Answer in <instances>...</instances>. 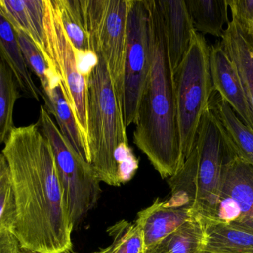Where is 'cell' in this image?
<instances>
[{
    "label": "cell",
    "instance_id": "2e32d148",
    "mask_svg": "<svg viewBox=\"0 0 253 253\" xmlns=\"http://www.w3.org/2000/svg\"><path fill=\"white\" fill-rule=\"evenodd\" d=\"M42 98L45 103L44 108L56 119L64 138L80 156L90 163L88 147L65 96L60 79L56 80L48 91L42 93Z\"/></svg>",
    "mask_w": 253,
    "mask_h": 253
},
{
    "label": "cell",
    "instance_id": "836d02e7",
    "mask_svg": "<svg viewBox=\"0 0 253 253\" xmlns=\"http://www.w3.org/2000/svg\"><path fill=\"white\" fill-rule=\"evenodd\" d=\"M253 34V32H252V34Z\"/></svg>",
    "mask_w": 253,
    "mask_h": 253
},
{
    "label": "cell",
    "instance_id": "7c38bea8",
    "mask_svg": "<svg viewBox=\"0 0 253 253\" xmlns=\"http://www.w3.org/2000/svg\"><path fill=\"white\" fill-rule=\"evenodd\" d=\"M166 33L169 61L173 73L191 44L196 32L184 0H157Z\"/></svg>",
    "mask_w": 253,
    "mask_h": 253
},
{
    "label": "cell",
    "instance_id": "ba28073f",
    "mask_svg": "<svg viewBox=\"0 0 253 253\" xmlns=\"http://www.w3.org/2000/svg\"><path fill=\"white\" fill-rule=\"evenodd\" d=\"M129 2L130 0H84L92 51L105 58L122 107Z\"/></svg>",
    "mask_w": 253,
    "mask_h": 253
},
{
    "label": "cell",
    "instance_id": "3957f363",
    "mask_svg": "<svg viewBox=\"0 0 253 253\" xmlns=\"http://www.w3.org/2000/svg\"><path fill=\"white\" fill-rule=\"evenodd\" d=\"M98 62L87 79V146L90 163L99 181L122 185L117 154L127 144L123 107L119 101L106 61L96 53Z\"/></svg>",
    "mask_w": 253,
    "mask_h": 253
},
{
    "label": "cell",
    "instance_id": "83f0119b",
    "mask_svg": "<svg viewBox=\"0 0 253 253\" xmlns=\"http://www.w3.org/2000/svg\"><path fill=\"white\" fill-rule=\"evenodd\" d=\"M232 19L245 31L252 34L253 30V0H227Z\"/></svg>",
    "mask_w": 253,
    "mask_h": 253
},
{
    "label": "cell",
    "instance_id": "52a82bcc",
    "mask_svg": "<svg viewBox=\"0 0 253 253\" xmlns=\"http://www.w3.org/2000/svg\"><path fill=\"white\" fill-rule=\"evenodd\" d=\"M151 25L147 0H130L126 25L123 110L126 128L135 124L151 64Z\"/></svg>",
    "mask_w": 253,
    "mask_h": 253
},
{
    "label": "cell",
    "instance_id": "5b68a950",
    "mask_svg": "<svg viewBox=\"0 0 253 253\" xmlns=\"http://www.w3.org/2000/svg\"><path fill=\"white\" fill-rule=\"evenodd\" d=\"M37 125L51 147L70 221L74 228L97 203L100 181L93 166L64 138L43 105Z\"/></svg>",
    "mask_w": 253,
    "mask_h": 253
},
{
    "label": "cell",
    "instance_id": "7402d4cb",
    "mask_svg": "<svg viewBox=\"0 0 253 253\" xmlns=\"http://www.w3.org/2000/svg\"><path fill=\"white\" fill-rule=\"evenodd\" d=\"M197 170L198 150L196 147L180 170L168 178L171 189L170 198L165 201L168 206L193 209L197 190Z\"/></svg>",
    "mask_w": 253,
    "mask_h": 253
},
{
    "label": "cell",
    "instance_id": "9a60e30c",
    "mask_svg": "<svg viewBox=\"0 0 253 253\" xmlns=\"http://www.w3.org/2000/svg\"><path fill=\"white\" fill-rule=\"evenodd\" d=\"M0 11L15 31L26 33L44 53L45 0H0Z\"/></svg>",
    "mask_w": 253,
    "mask_h": 253
},
{
    "label": "cell",
    "instance_id": "ac0fdd59",
    "mask_svg": "<svg viewBox=\"0 0 253 253\" xmlns=\"http://www.w3.org/2000/svg\"><path fill=\"white\" fill-rule=\"evenodd\" d=\"M199 218L204 229L201 249L215 253H253V232Z\"/></svg>",
    "mask_w": 253,
    "mask_h": 253
},
{
    "label": "cell",
    "instance_id": "7a4b0ae2",
    "mask_svg": "<svg viewBox=\"0 0 253 253\" xmlns=\"http://www.w3.org/2000/svg\"><path fill=\"white\" fill-rule=\"evenodd\" d=\"M151 25L152 58L138 106L133 143L162 178L180 170V147L174 74L166 33L157 0H147Z\"/></svg>",
    "mask_w": 253,
    "mask_h": 253
},
{
    "label": "cell",
    "instance_id": "6da1fadb",
    "mask_svg": "<svg viewBox=\"0 0 253 253\" xmlns=\"http://www.w3.org/2000/svg\"><path fill=\"white\" fill-rule=\"evenodd\" d=\"M1 154L16 205L13 234L21 247L47 253L72 250L73 227L48 141L38 125L15 127Z\"/></svg>",
    "mask_w": 253,
    "mask_h": 253
},
{
    "label": "cell",
    "instance_id": "4fadbf2b",
    "mask_svg": "<svg viewBox=\"0 0 253 253\" xmlns=\"http://www.w3.org/2000/svg\"><path fill=\"white\" fill-rule=\"evenodd\" d=\"M193 216L191 208L168 206L166 202L156 199L151 206L138 212L135 221L142 235L144 253Z\"/></svg>",
    "mask_w": 253,
    "mask_h": 253
},
{
    "label": "cell",
    "instance_id": "8992f818",
    "mask_svg": "<svg viewBox=\"0 0 253 253\" xmlns=\"http://www.w3.org/2000/svg\"><path fill=\"white\" fill-rule=\"evenodd\" d=\"M198 150L197 190L193 215L212 220L221 190L227 159L236 154L227 134L211 108L202 116L196 139Z\"/></svg>",
    "mask_w": 253,
    "mask_h": 253
},
{
    "label": "cell",
    "instance_id": "8fae6325",
    "mask_svg": "<svg viewBox=\"0 0 253 253\" xmlns=\"http://www.w3.org/2000/svg\"><path fill=\"white\" fill-rule=\"evenodd\" d=\"M209 60L214 92L253 130V116L239 73L221 42L210 47Z\"/></svg>",
    "mask_w": 253,
    "mask_h": 253
},
{
    "label": "cell",
    "instance_id": "cb8c5ba5",
    "mask_svg": "<svg viewBox=\"0 0 253 253\" xmlns=\"http://www.w3.org/2000/svg\"><path fill=\"white\" fill-rule=\"evenodd\" d=\"M19 89L11 71L0 59V144L5 143L15 128L13 109L19 97Z\"/></svg>",
    "mask_w": 253,
    "mask_h": 253
},
{
    "label": "cell",
    "instance_id": "d4e9b609",
    "mask_svg": "<svg viewBox=\"0 0 253 253\" xmlns=\"http://www.w3.org/2000/svg\"><path fill=\"white\" fill-rule=\"evenodd\" d=\"M18 42L30 71L37 75L42 87V93L47 92L58 80L57 74L50 70L47 60L38 46L24 31L16 30Z\"/></svg>",
    "mask_w": 253,
    "mask_h": 253
},
{
    "label": "cell",
    "instance_id": "30bf717a",
    "mask_svg": "<svg viewBox=\"0 0 253 253\" xmlns=\"http://www.w3.org/2000/svg\"><path fill=\"white\" fill-rule=\"evenodd\" d=\"M211 221L253 233V167L236 154L224 164L215 215Z\"/></svg>",
    "mask_w": 253,
    "mask_h": 253
},
{
    "label": "cell",
    "instance_id": "4316f807",
    "mask_svg": "<svg viewBox=\"0 0 253 253\" xmlns=\"http://www.w3.org/2000/svg\"><path fill=\"white\" fill-rule=\"evenodd\" d=\"M16 219V205L9 169L0 178V234L13 233Z\"/></svg>",
    "mask_w": 253,
    "mask_h": 253
},
{
    "label": "cell",
    "instance_id": "1f68e13d",
    "mask_svg": "<svg viewBox=\"0 0 253 253\" xmlns=\"http://www.w3.org/2000/svg\"><path fill=\"white\" fill-rule=\"evenodd\" d=\"M196 253H212V252H210V251H205V250L201 249V248H199V249L198 250L197 252H196Z\"/></svg>",
    "mask_w": 253,
    "mask_h": 253
},
{
    "label": "cell",
    "instance_id": "d6986e66",
    "mask_svg": "<svg viewBox=\"0 0 253 253\" xmlns=\"http://www.w3.org/2000/svg\"><path fill=\"white\" fill-rule=\"evenodd\" d=\"M210 108L228 137L236 155L253 167V130L243 123L227 102L214 92Z\"/></svg>",
    "mask_w": 253,
    "mask_h": 253
},
{
    "label": "cell",
    "instance_id": "e0dca14e",
    "mask_svg": "<svg viewBox=\"0 0 253 253\" xmlns=\"http://www.w3.org/2000/svg\"><path fill=\"white\" fill-rule=\"evenodd\" d=\"M0 59L11 71L19 89L29 98H42L22 54L16 31L0 11Z\"/></svg>",
    "mask_w": 253,
    "mask_h": 253
},
{
    "label": "cell",
    "instance_id": "d6a6232c",
    "mask_svg": "<svg viewBox=\"0 0 253 253\" xmlns=\"http://www.w3.org/2000/svg\"><path fill=\"white\" fill-rule=\"evenodd\" d=\"M63 253H75L74 252H73L72 250H71V251H67V252Z\"/></svg>",
    "mask_w": 253,
    "mask_h": 253
},
{
    "label": "cell",
    "instance_id": "603a6c76",
    "mask_svg": "<svg viewBox=\"0 0 253 253\" xmlns=\"http://www.w3.org/2000/svg\"><path fill=\"white\" fill-rule=\"evenodd\" d=\"M203 236L202 221L194 215L144 253H196L202 245Z\"/></svg>",
    "mask_w": 253,
    "mask_h": 253
},
{
    "label": "cell",
    "instance_id": "ffe728a7",
    "mask_svg": "<svg viewBox=\"0 0 253 253\" xmlns=\"http://www.w3.org/2000/svg\"><path fill=\"white\" fill-rule=\"evenodd\" d=\"M195 31L222 37L224 25L230 22L227 0H184Z\"/></svg>",
    "mask_w": 253,
    "mask_h": 253
},
{
    "label": "cell",
    "instance_id": "4dcf8cb0",
    "mask_svg": "<svg viewBox=\"0 0 253 253\" xmlns=\"http://www.w3.org/2000/svg\"><path fill=\"white\" fill-rule=\"evenodd\" d=\"M19 253H47L40 252V251H34V250L29 249V248L21 247L19 248Z\"/></svg>",
    "mask_w": 253,
    "mask_h": 253
},
{
    "label": "cell",
    "instance_id": "f546056e",
    "mask_svg": "<svg viewBox=\"0 0 253 253\" xmlns=\"http://www.w3.org/2000/svg\"><path fill=\"white\" fill-rule=\"evenodd\" d=\"M8 169L7 162L2 154H0V178L2 176L3 174Z\"/></svg>",
    "mask_w": 253,
    "mask_h": 253
},
{
    "label": "cell",
    "instance_id": "277c9868",
    "mask_svg": "<svg viewBox=\"0 0 253 253\" xmlns=\"http://www.w3.org/2000/svg\"><path fill=\"white\" fill-rule=\"evenodd\" d=\"M210 47L200 33L174 74L180 147L184 160L196 147L198 130L214 94L210 70Z\"/></svg>",
    "mask_w": 253,
    "mask_h": 253
},
{
    "label": "cell",
    "instance_id": "44dd1931",
    "mask_svg": "<svg viewBox=\"0 0 253 253\" xmlns=\"http://www.w3.org/2000/svg\"><path fill=\"white\" fill-rule=\"evenodd\" d=\"M53 2L76 53L93 51L87 29L84 0H53Z\"/></svg>",
    "mask_w": 253,
    "mask_h": 253
},
{
    "label": "cell",
    "instance_id": "484cf974",
    "mask_svg": "<svg viewBox=\"0 0 253 253\" xmlns=\"http://www.w3.org/2000/svg\"><path fill=\"white\" fill-rule=\"evenodd\" d=\"M113 242L108 248L93 253H144L141 230L136 224L119 221L108 230Z\"/></svg>",
    "mask_w": 253,
    "mask_h": 253
},
{
    "label": "cell",
    "instance_id": "9c48e42d",
    "mask_svg": "<svg viewBox=\"0 0 253 253\" xmlns=\"http://www.w3.org/2000/svg\"><path fill=\"white\" fill-rule=\"evenodd\" d=\"M44 58L62 82L65 96L87 145V80L80 72L75 49L61 22L53 0H45ZM88 147V146H87Z\"/></svg>",
    "mask_w": 253,
    "mask_h": 253
},
{
    "label": "cell",
    "instance_id": "f1b7e54d",
    "mask_svg": "<svg viewBox=\"0 0 253 253\" xmlns=\"http://www.w3.org/2000/svg\"><path fill=\"white\" fill-rule=\"evenodd\" d=\"M20 244L10 232L0 234V253H19Z\"/></svg>",
    "mask_w": 253,
    "mask_h": 253
},
{
    "label": "cell",
    "instance_id": "5bb4252c",
    "mask_svg": "<svg viewBox=\"0 0 253 253\" xmlns=\"http://www.w3.org/2000/svg\"><path fill=\"white\" fill-rule=\"evenodd\" d=\"M221 43L236 65L253 116V35L232 19Z\"/></svg>",
    "mask_w": 253,
    "mask_h": 253
}]
</instances>
